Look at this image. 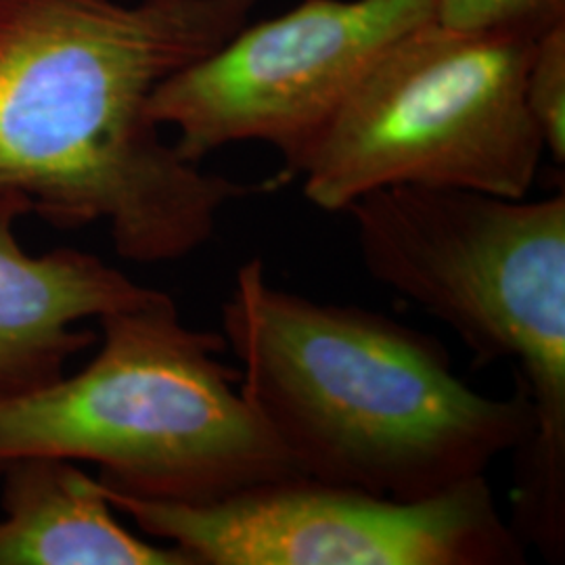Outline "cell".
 I'll return each mask as SVG.
<instances>
[{
  "label": "cell",
  "instance_id": "obj_1",
  "mask_svg": "<svg viewBox=\"0 0 565 565\" xmlns=\"http://www.w3.org/2000/svg\"><path fill=\"white\" fill-rule=\"evenodd\" d=\"M263 0H0V191L116 254L177 263L226 203L270 189L203 172L162 137L153 90L247 23Z\"/></svg>",
  "mask_w": 565,
  "mask_h": 565
},
{
  "label": "cell",
  "instance_id": "obj_2",
  "mask_svg": "<svg viewBox=\"0 0 565 565\" xmlns=\"http://www.w3.org/2000/svg\"><path fill=\"white\" fill-rule=\"evenodd\" d=\"M221 319L243 398L319 482L417 501L482 478L534 436L522 387L486 396L452 371L434 335L285 291L258 256L237 268Z\"/></svg>",
  "mask_w": 565,
  "mask_h": 565
},
{
  "label": "cell",
  "instance_id": "obj_3",
  "mask_svg": "<svg viewBox=\"0 0 565 565\" xmlns=\"http://www.w3.org/2000/svg\"><path fill=\"white\" fill-rule=\"evenodd\" d=\"M348 214L369 275L450 327L484 363L515 366L534 436L515 452L511 525L565 557V193L527 202L398 184Z\"/></svg>",
  "mask_w": 565,
  "mask_h": 565
},
{
  "label": "cell",
  "instance_id": "obj_4",
  "mask_svg": "<svg viewBox=\"0 0 565 565\" xmlns=\"http://www.w3.org/2000/svg\"><path fill=\"white\" fill-rule=\"evenodd\" d=\"M78 373L0 401V471L25 457L99 465V482L174 503H210L302 476L223 363V333L181 321L158 289L102 317Z\"/></svg>",
  "mask_w": 565,
  "mask_h": 565
},
{
  "label": "cell",
  "instance_id": "obj_5",
  "mask_svg": "<svg viewBox=\"0 0 565 565\" xmlns=\"http://www.w3.org/2000/svg\"><path fill=\"white\" fill-rule=\"evenodd\" d=\"M534 46L422 23L385 49L282 181L302 179L324 212L398 184L527 198L545 156L525 102Z\"/></svg>",
  "mask_w": 565,
  "mask_h": 565
},
{
  "label": "cell",
  "instance_id": "obj_6",
  "mask_svg": "<svg viewBox=\"0 0 565 565\" xmlns=\"http://www.w3.org/2000/svg\"><path fill=\"white\" fill-rule=\"evenodd\" d=\"M103 486L116 513L193 565H522L488 478L396 501L289 476L210 503L142 499Z\"/></svg>",
  "mask_w": 565,
  "mask_h": 565
},
{
  "label": "cell",
  "instance_id": "obj_7",
  "mask_svg": "<svg viewBox=\"0 0 565 565\" xmlns=\"http://www.w3.org/2000/svg\"><path fill=\"white\" fill-rule=\"evenodd\" d=\"M436 0H302L273 20L242 25L153 90L149 114L177 132L184 160L235 142H266L285 168L390 44L434 20Z\"/></svg>",
  "mask_w": 565,
  "mask_h": 565
},
{
  "label": "cell",
  "instance_id": "obj_8",
  "mask_svg": "<svg viewBox=\"0 0 565 565\" xmlns=\"http://www.w3.org/2000/svg\"><path fill=\"white\" fill-rule=\"evenodd\" d=\"M30 214L28 198L0 191V401L60 380L97 340L84 321L158 294L82 249L30 254L15 233Z\"/></svg>",
  "mask_w": 565,
  "mask_h": 565
},
{
  "label": "cell",
  "instance_id": "obj_9",
  "mask_svg": "<svg viewBox=\"0 0 565 565\" xmlns=\"http://www.w3.org/2000/svg\"><path fill=\"white\" fill-rule=\"evenodd\" d=\"M0 476V565H193L121 525L99 478L74 461L25 457Z\"/></svg>",
  "mask_w": 565,
  "mask_h": 565
},
{
  "label": "cell",
  "instance_id": "obj_10",
  "mask_svg": "<svg viewBox=\"0 0 565 565\" xmlns=\"http://www.w3.org/2000/svg\"><path fill=\"white\" fill-rule=\"evenodd\" d=\"M434 20L450 30L539 41L565 23V0H436Z\"/></svg>",
  "mask_w": 565,
  "mask_h": 565
},
{
  "label": "cell",
  "instance_id": "obj_11",
  "mask_svg": "<svg viewBox=\"0 0 565 565\" xmlns=\"http://www.w3.org/2000/svg\"><path fill=\"white\" fill-rule=\"evenodd\" d=\"M525 102L553 162H565V23L536 41Z\"/></svg>",
  "mask_w": 565,
  "mask_h": 565
}]
</instances>
